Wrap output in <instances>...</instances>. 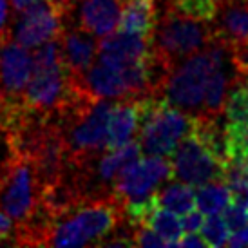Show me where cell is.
<instances>
[{"label": "cell", "instance_id": "12", "mask_svg": "<svg viewBox=\"0 0 248 248\" xmlns=\"http://www.w3.org/2000/svg\"><path fill=\"white\" fill-rule=\"evenodd\" d=\"M60 40L62 62L73 78L82 76L96 60L98 40L94 35L78 28H63Z\"/></svg>", "mask_w": 248, "mask_h": 248}, {"label": "cell", "instance_id": "21", "mask_svg": "<svg viewBox=\"0 0 248 248\" xmlns=\"http://www.w3.org/2000/svg\"><path fill=\"white\" fill-rule=\"evenodd\" d=\"M200 235L207 243V247H225L230 237V230L219 214H208V217L203 219Z\"/></svg>", "mask_w": 248, "mask_h": 248}, {"label": "cell", "instance_id": "34", "mask_svg": "<svg viewBox=\"0 0 248 248\" xmlns=\"http://www.w3.org/2000/svg\"><path fill=\"white\" fill-rule=\"evenodd\" d=\"M122 2H124V0H122Z\"/></svg>", "mask_w": 248, "mask_h": 248}, {"label": "cell", "instance_id": "30", "mask_svg": "<svg viewBox=\"0 0 248 248\" xmlns=\"http://www.w3.org/2000/svg\"><path fill=\"white\" fill-rule=\"evenodd\" d=\"M4 110H6V104H4V100L0 98V124L4 122Z\"/></svg>", "mask_w": 248, "mask_h": 248}, {"label": "cell", "instance_id": "16", "mask_svg": "<svg viewBox=\"0 0 248 248\" xmlns=\"http://www.w3.org/2000/svg\"><path fill=\"white\" fill-rule=\"evenodd\" d=\"M158 24V7L156 0H124L120 11L118 29L136 35L152 36Z\"/></svg>", "mask_w": 248, "mask_h": 248}, {"label": "cell", "instance_id": "3", "mask_svg": "<svg viewBox=\"0 0 248 248\" xmlns=\"http://www.w3.org/2000/svg\"><path fill=\"white\" fill-rule=\"evenodd\" d=\"M228 56L230 49L221 42L212 40L207 47L186 56L185 60L174 65L159 91L161 96L174 107L192 116H200L208 78L212 71Z\"/></svg>", "mask_w": 248, "mask_h": 248}, {"label": "cell", "instance_id": "27", "mask_svg": "<svg viewBox=\"0 0 248 248\" xmlns=\"http://www.w3.org/2000/svg\"><path fill=\"white\" fill-rule=\"evenodd\" d=\"M15 235V223L6 212L0 210V245L7 243Z\"/></svg>", "mask_w": 248, "mask_h": 248}, {"label": "cell", "instance_id": "4", "mask_svg": "<svg viewBox=\"0 0 248 248\" xmlns=\"http://www.w3.org/2000/svg\"><path fill=\"white\" fill-rule=\"evenodd\" d=\"M194 122L196 116L170 105L165 98H140V149L147 156H172Z\"/></svg>", "mask_w": 248, "mask_h": 248}, {"label": "cell", "instance_id": "23", "mask_svg": "<svg viewBox=\"0 0 248 248\" xmlns=\"http://www.w3.org/2000/svg\"><path fill=\"white\" fill-rule=\"evenodd\" d=\"M18 147L11 129L0 124V172H4L18 156Z\"/></svg>", "mask_w": 248, "mask_h": 248}, {"label": "cell", "instance_id": "26", "mask_svg": "<svg viewBox=\"0 0 248 248\" xmlns=\"http://www.w3.org/2000/svg\"><path fill=\"white\" fill-rule=\"evenodd\" d=\"M11 36V2L0 0V42Z\"/></svg>", "mask_w": 248, "mask_h": 248}, {"label": "cell", "instance_id": "6", "mask_svg": "<svg viewBox=\"0 0 248 248\" xmlns=\"http://www.w3.org/2000/svg\"><path fill=\"white\" fill-rule=\"evenodd\" d=\"M42 186L31 159L18 154L4 172H0V210L15 223L28 225L40 208Z\"/></svg>", "mask_w": 248, "mask_h": 248}, {"label": "cell", "instance_id": "25", "mask_svg": "<svg viewBox=\"0 0 248 248\" xmlns=\"http://www.w3.org/2000/svg\"><path fill=\"white\" fill-rule=\"evenodd\" d=\"M203 212L200 210H188L186 214H183L181 217V227H183V234H198L201 225H203Z\"/></svg>", "mask_w": 248, "mask_h": 248}, {"label": "cell", "instance_id": "14", "mask_svg": "<svg viewBox=\"0 0 248 248\" xmlns=\"http://www.w3.org/2000/svg\"><path fill=\"white\" fill-rule=\"evenodd\" d=\"M122 0H83L78 26L96 38L112 33L118 28Z\"/></svg>", "mask_w": 248, "mask_h": 248}, {"label": "cell", "instance_id": "15", "mask_svg": "<svg viewBox=\"0 0 248 248\" xmlns=\"http://www.w3.org/2000/svg\"><path fill=\"white\" fill-rule=\"evenodd\" d=\"M140 127V98H124L112 105L105 149H116L132 141Z\"/></svg>", "mask_w": 248, "mask_h": 248}, {"label": "cell", "instance_id": "11", "mask_svg": "<svg viewBox=\"0 0 248 248\" xmlns=\"http://www.w3.org/2000/svg\"><path fill=\"white\" fill-rule=\"evenodd\" d=\"M151 53L152 36L136 35L129 31H112L98 40L96 60L112 67H125L132 62L143 60Z\"/></svg>", "mask_w": 248, "mask_h": 248}, {"label": "cell", "instance_id": "29", "mask_svg": "<svg viewBox=\"0 0 248 248\" xmlns=\"http://www.w3.org/2000/svg\"><path fill=\"white\" fill-rule=\"evenodd\" d=\"M58 4L62 6L63 13H65V18H67V16L76 9V6L80 4V0H58Z\"/></svg>", "mask_w": 248, "mask_h": 248}, {"label": "cell", "instance_id": "8", "mask_svg": "<svg viewBox=\"0 0 248 248\" xmlns=\"http://www.w3.org/2000/svg\"><path fill=\"white\" fill-rule=\"evenodd\" d=\"M78 93L73 85L71 75L63 63L35 65L26 89L22 93V104L28 109L44 114H55L73 102Z\"/></svg>", "mask_w": 248, "mask_h": 248}, {"label": "cell", "instance_id": "24", "mask_svg": "<svg viewBox=\"0 0 248 248\" xmlns=\"http://www.w3.org/2000/svg\"><path fill=\"white\" fill-rule=\"evenodd\" d=\"M132 239H134V247H143V248H151V247H169V243L158 235L154 230H151L145 225H140V227H134L132 230Z\"/></svg>", "mask_w": 248, "mask_h": 248}, {"label": "cell", "instance_id": "33", "mask_svg": "<svg viewBox=\"0 0 248 248\" xmlns=\"http://www.w3.org/2000/svg\"><path fill=\"white\" fill-rule=\"evenodd\" d=\"M216 2H217V4H219V6H221V4H223V2H225V0H216Z\"/></svg>", "mask_w": 248, "mask_h": 248}, {"label": "cell", "instance_id": "20", "mask_svg": "<svg viewBox=\"0 0 248 248\" xmlns=\"http://www.w3.org/2000/svg\"><path fill=\"white\" fill-rule=\"evenodd\" d=\"M167 6L194 20L208 22V24L217 16L221 7L216 0H169Z\"/></svg>", "mask_w": 248, "mask_h": 248}, {"label": "cell", "instance_id": "22", "mask_svg": "<svg viewBox=\"0 0 248 248\" xmlns=\"http://www.w3.org/2000/svg\"><path fill=\"white\" fill-rule=\"evenodd\" d=\"M223 212H225L223 219H225V223H227L230 234H232V232H237V230H243L245 227H248V207L241 200L234 198L232 203H230Z\"/></svg>", "mask_w": 248, "mask_h": 248}, {"label": "cell", "instance_id": "1", "mask_svg": "<svg viewBox=\"0 0 248 248\" xmlns=\"http://www.w3.org/2000/svg\"><path fill=\"white\" fill-rule=\"evenodd\" d=\"M124 219V208L114 194L94 196L75 203L36 230L15 232L18 247H87L100 245Z\"/></svg>", "mask_w": 248, "mask_h": 248}, {"label": "cell", "instance_id": "7", "mask_svg": "<svg viewBox=\"0 0 248 248\" xmlns=\"http://www.w3.org/2000/svg\"><path fill=\"white\" fill-rule=\"evenodd\" d=\"M15 16L11 18V38L28 49H36L55 40L63 31V13L58 0H9Z\"/></svg>", "mask_w": 248, "mask_h": 248}, {"label": "cell", "instance_id": "28", "mask_svg": "<svg viewBox=\"0 0 248 248\" xmlns=\"http://www.w3.org/2000/svg\"><path fill=\"white\" fill-rule=\"evenodd\" d=\"M178 247H185V248H192V247H207V243L203 241V237L200 234H183L181 239L178 241Z\"/></svg>", "mask_w": 248, "mask_h": 248}, {"label": "cell", "instance_id": "19", "mask_svg": "<svg viewBox=\"0 0 248 248\" xmlns=\"http://www.w3.org/2000/svg\"><path fill=\"white\" fill-rule=\"evenodd\" d=\"M234 194L225 181H208L196 192V207L203 214H219L232 203Z\"/></svg>", "mask_w": 248, "mask_h": 248}, {"label": "cell", "instance_id": "5", "mask_svg": "<svg viewBox=\"0 0 248 248\" xmlns=\"http://www.w3.org/2000/svg\"><path fill=\"white\" fill-rule=\"evenodd\" d=\"M212 40V26L208 22L194 20L167 6L152 33V53L172 69L186 56L207 47Z\"/></svg>", "mask_w": 248, "mask_h": 248}, {"label": "cell", "instance_id": "17", "mask_svg": "<svg viewBox=\"0 0 248 248\" xmlns=\"http://www.w3.org/2000/svg\"><path fill=\"white\" fill-rule=\"evenodd\" d=\"M156 205L161 208H167L170 212L183 216L188 210L196 207V192L192 185H186L183 181H174L169 183L158 192H154Z\"/></svg>", "mask_w": 248, "mask_h": 248}, {"label": "cell", "instance_id": "31", "mask_svg": "<svg viewBox=\"0 0 248 248\" xmlns=\"http://www.w3.org/2000/svg\"><path fill=\"white\" fill-rule=\"evenodd\" d=\"M237 200H241L243 203H245V205H247V207H248V190H247V192H245V194H243V196H239Z\"/></svg>", "mask_w": 248, "mask_h": 248}, {"label": "cell", "instance_id": "9", "mask_svg": "<svg viewBox=\"0 0 248 248\" xmlns=\"http://www.w3.org/2000/svg\"><path fill=\"white\" fill-rule=\"evenodd\" d=\"M172 165L163 156H147L132 161L112 183V194L120 203L151 196L163 181L170 178Z\"/></svg>", "mask_w": 248, "mask_h": 248}, {"label": "cell", "instance_id": "2", "mask_svg": "<svg viewBox=\"0 0 248 248\" xmlns=\"http://www.w3.org/2000/svg\"><path fill=\"white\" fill-rule=\"evenodd\" d=\"M172 172L186 185L200 186L208 181H223L227 154L225 131L216 120L196 116L194 127L172 152Z\"/></svg>", "mask_w": 248, "mask_h": 248}, {"label": "cell", "instance_id": "13", "mask_svg": "<svg viewBox=\"0 0 248 248\" xmlns=\"http://www.w3.org/2000/svg\"><path fill=\"white\" fill-rule=\"evenodd\" d=\"M210 26L214 40L228 49L248 44V0H225Z\"/></svg>", "mask_w": 248, "mask_h": 248}, {"label": "cell", "instance_id": "18", "mask_svg": "<svg viewBox=\"0 0 248 248\" xmlns=\"http://www.w3.org/2000/svg\"><path fill=\"white\" fill-rule=\"evenodd\" d=\"M141 225L149 227L158 235H161L169 243V247H178V241L183 235V227H181V219L178 217V214L158 207V205L145 216Z\"/></svg>", "mask_w": 248, "mask_h": 248}, {"label": "cell", "instance_id": "32", "mask_svg": "<svg viewBox=\"0 0 248 248\" xmlns=\"http://www.w3.org/2000/svg\"><path fill=\"white\" fill-rule=\"evenodd\" d=\"M243 87H245V91H247V96H248V75L245 76V80H243Z\"/></svg>", "mask_w": 248, "mask_h": 248}, {"label": "cell", "instance_id": "10", "mask_svg": "<svg viewBox=\"0 0 248 248\" xmlns=\"http://www.w3.org/2000/svg\"><path fill=\"white\" fill-rule=\"evenodd\" d=\"M35 69L33 51L11 36L0 42V98L6 104L22 102V93Z\"/></svg>", "mask_w": 248, "mask_h": 248}]
</instances>
